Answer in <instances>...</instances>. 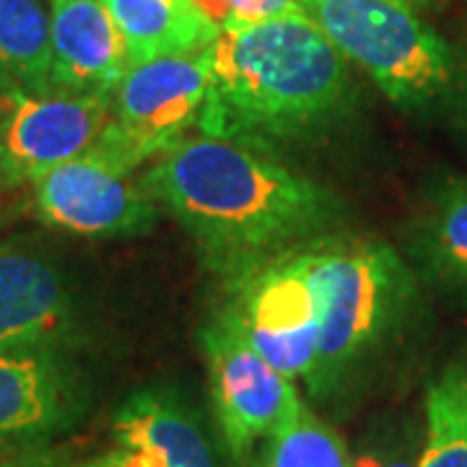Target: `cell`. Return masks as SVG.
Wrapping results in <instances>:
<instances>
[{"label":"cell","mask_w":467,"mask_h":467,"mask_svg":"<svg viewBox=\"0 0 467 467\" xmlns=\"http://www.w3.org/2000/svg\"><path fill=\"white\" fill-rule=\"evenodd\" d=\"M117 447H143L164 467H218L201 418L169 389H140L119 405Z\"/></svg>","instance_id":"cell-13"},{"label":"cell","mask_w":467,"mask_h":467,"mask_svg":"<svg viewBox=\"0 0 467 467\" xmlns=\"http://www.w3.org/2000/svg\"><path fill=\"white\" fill-rule=\"evenodd\" d=\"M125 39L128 67L211 47L221 34L195 0H104Z\"/></svg>","instance_id":"cell-14"},{"label":"cell","mask_w":467,"mask_h":467,"mask_svg":"<svg viewBox=\"0 0 467 467\" xmlns=\"http://www.w3.org/2000/svg\"><path fill=\"white\" fill-rule=\"evenodd\" d=\"M195 3L218 26L239 24V21H263L299 8V0H195Z\"/></svg>","instance_id":"cell-20"},{"label":"cell","mask_w":467,"mask_h":467,"mask_svg":"<svg viewBox=\"0 0 467 467\" xmlns=\"http://www.w3.org/2000/svg\"><path fill=\"white\" fill-rule=\"evenodd\" d=\"M348 97V60L301 8L223 24L211 50L202 133L267 140L309 133Z\"/></svg>","instance_id":"cell-2"},{"label":"cell","mask_w":467,"mask_h":467,"mask_svg":"<svg viewBox=\"0 0 467 467\" xmlns=\"http://www.w3.org/2000/svg\"><path fill=\"white\" fill-rule=\"evenodd\" d=\"M299 8L402 109L457 94L454 50L408 0H299Z\"/></svg>","instance_id":"cell-4"},{"label":"cell","mask_w":467,"mask_h":467,"mask_svg":"<svg viewBox=\"0 0 467 467\" xmlns=\"http://www.w3.org/2000/svg\"><path fill=\"white\" fill-rule=\"evenodd\" d=\"M52 88L112 94L128 70L125 39L104 0H47Z\"/></svg>","instance_id":"cell-12"},{"label":"cell","mask_w":467,"mask_h":467,"mask_svg":"<svg viewBox=\"0 0 467 467\" xmlns=\"http://www.w3.org/2000/svg\"><path fill=\"white\" fill-rule=\"evenodd\" d=\"M78 330L66 263L34 236L0 239V348L63 346Z\"/></svg>","instance_id":"cell-11"},{"label":"cell","mask_w":467,"mask_h":467,"mask_svg":"<svg viewBox=\"0 0 467 467\" xmlns=\"http://www.w3.org/2000/svg\"><path fill=\"white\" fill-rule=\"evenodd\" d=\"M410 5H416L418 11H426V8H431L434 5V0H408Z\"/></svg>","instance_id":"cell-23"},{"label":"cell","mask_w":467,"mask_h":467,"mask_svg":"<svg viewBox=\"0 0 467 467\" xmlns=\"http://www.w3.org/2000/svg\"><path fill=\"white\" fill-rule=\"evenodd\" d=\"M301 257L319 312L317 364L309 387L315 395H327L392 327L410 296V275L400 257L377 239L306 242Z\"/></svg>","instance_id":"cell-3"},{"label":"cell","mask_w":467,"mask_h":467,"mask_svg":"<svg viewBox=\"0 0 467 467\" xmlns=\"http://www.w3.org/2000/svg\"><path fill=\"white\" fill-rule=\"evenodd\" d=\"M24 187H16L11 184L3 174H0V232L16 221V216L24 211V198H21Z\"/></svg>","instance_id":"cell-22"},{"label":"cell","mask_w":467,"mask_h":467,"mask_svg":"<svg viewBox=\"0 0 467 467\" xmlns=\"http://www.w3.org/2000/svg\"><path fill=\"white\" fill-rule=\"evenodd\" d=\"M418 451L410 436L392 429L368 436L353 454V467H418Z\"/></svg>","instance_id":"cell-19"},{"label":"cell","mask_w":467,"mask_h":467,"mask_svg":"<svg viewBox=\"0 0 467 467\" xmlns=\"http://www.w3.org/2000/svg\"><path fill=\"white\" fill-rule=\"evenodd\" d=\"M88 408L84 368L63 346L0 348V447H45Z\"/></svg>","instance_id":"cell-10"},{"label":"cell","mask_w":467,"mask_h":467,"mask_svg":"<svg viewBox=\"0 0 467 467\" xmlns=\"http://www.w3.org/2000/svg\"><path fill=\"white\" fill-rule=\"evenodd\" d=\"M112 122V94H42L0 97V174L29 190L55 167L84 156Z\"/></svg>","instance_id":"cell-9"},{"label":"cell","mask_w":467,"mask_h":467,"mask_svg":"<svg viewBox=\"0 0 467 467\" xmlns=\"http://www.w3.org/2000/svg\"><path fill=\"white\" fill-rule=\"evenodd\" d=\"M418 467H467V367L447 368L426 392Z\"/></svg>","instance_id":"cell-16"},{"label":"cell","mask_w":467,"mask_h":467,"mask_svg":"<svg viewBox=\"0 0 467 467\" xmlns=\"http://www.w3.org/2000/svg\"><path fill=\"white\" fill-rule=\"evenodd\" d=\"M234 294L223 312L267 364L296 379L317 364V296L306 275L301 247L232 275Z\"/></svg>","instance_id":"cell-7"},{"label":"cell","mask_w":467,"mask_h":467,"mask_svg":"<svg viewBox=\"0 0 467 467\" xmlns=\"http://www.w3.org/2000/svg\"><path fill=\"white\" fill-rule=\"evenodd\" d=\"M254 467H353V457L335 429L301 408L299 416L265 441Z\"/></svg>","instance_id":"cell-18"},{"label":"cell","mask_w":467,"mask_h":467,"mask_svg":"<svg viewBox=\"0 0 467 467\" xmlns=\"http://www.w3.org/2000/svg\"><path fill=\"white\" fill-rule=\"evenodd\" d=\"M143 184L229 275L296 250L337 216L330 190L232 135H184L153 159Z\"/></svg>","instance_id":"cell-1"},{"label":"cell","mask_w":467,"mask_h":467,"mask_svg":"<svg viewBox=\"0 0 467 467\" xmlns=\"http://www.w3.org/2000/svg\"><path fill=\"white\" fill-rule=\"evenodd\" d=\"M202 350L218 431L234 462L247 465L260 444L299 416V389L252 348L226 312L202 330Z\"/></svg>","instance_id":"cell-6"},{"label":"cell","mask_w":467,"mask_h":467,"mask_svg":"<svg viewBox=\"0 0 467 467\" xmlns=\"http://www.w3.org/2000/svg\"><path fill=\"white\" fill-rule=\"evenodd\" d=\"M52 88L50 14L39 0H0V97Z\"/></svg>","instance_id":"cell-15"},{"label":"cell","mask_w":467,"mask_h":467,"mask_svg":"<svg viewBox=\"0 0 467 467\" xmlns=\"http://www.w3.org/2000/svg\"><path fill=\"white\" fill-rule=\"evenodd\" d=\"M0 467H57V460L45 447H0Z\"/></svg>","instance_id":"cell-21"},{"label":"cell","mask_w":467,"mask_h":467,"mask_svg":"<svg viewBox=\"0 0 467 467\" xmlns=\"http://www.w3.org/2000/svg\"><path fill=\"white\" fill-rule=\"evenodd\" d=\"M418 242L439 278L467 285V182L451 184L436 198Z\"/></svg>","instance_id":"cell-17"},{"label":"cell","mask_w":467,"mask_h":467,"mask_svg":"<svg viewBox=\"0 0 467 467\" xmlns=\"http://www.w3.org/2000/svg\"><path fill=\"white\" fill-rule=\"evenodd\" d=\"M29 205L45 226L86 239L146 234L159 218V202L138 169L97 146L39 177L29 187Z\"/></svg>","instance_id":"cell-8"},{"label":"cell","mask_w":467,"mask_h":467,"mask_svg":"<svg viewBox=\"0 0 467 467\" xmlns=\"http://www.w3.org/2000/svg\"><path fill=\"white\" fill-rule=\"evenodd\" d=\"M211 50L213 45L128 67L112 91V122L97 149L140 169L184 138L208 101Z\"/></svg>","instance_id":"cell-5"}]
</instances>
